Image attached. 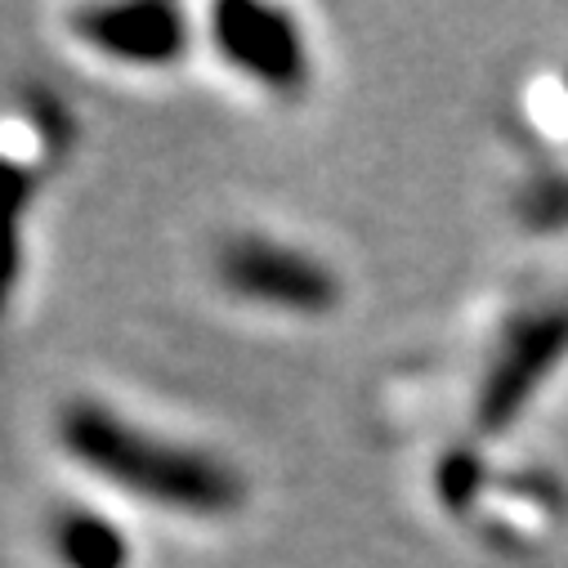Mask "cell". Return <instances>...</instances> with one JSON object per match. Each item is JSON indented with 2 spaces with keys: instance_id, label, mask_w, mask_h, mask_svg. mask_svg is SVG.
<instances>
[{
  "instance_id": "6da1fadb",
  "label": "cell",
  "mask_w": 568,
  "mask_h": 568,
  "mask_svg": "<svg viewBox=\"0 0 568 568\" xmlns=\"http://www.w3.org/2000/svg\"><path fill=\"white\" fill-rule=\"evenodd\" d=\"M63 453L94 479L193 519H220L242 506V479L229 462L149 435L103 403H72L59 420Z\"/></svg>"
},
{
  "instance_id": "277c9868",
  "label": "cell",
  "mask_w": 568,
  "mask_h": 568,
  "mask_svg": "<svg viewBox=\"0 0 568 568\" xmlns=\"http://www.w3.org/2000/svg\"><path fill=\"white\" fill-rule=\"evenodd\" d=\"M211 37L229 68L273 94H301L310 85V45L287 10L229 0L211 10Z\"/></svg>"
},
{
  "instance_id": "5b68a950",
  "label": "cell",
  "mask_w": 568,
  "mask_h": 568,
  "mask_svg": "<svg viewBox=\"0 0 568 568\" xmlns=\"http://www.w3.org/2000/svg\"><path fill=\"white\" fill-rule=\"evenodd\" d=\"M77 41L130 68H171L189 50V23L175 6H99L72 19Z\"/></svg>"
},
{
  "instance_id": "3957f363",
  "label": "cell",
  "mask_w": 568,
  "mask_h": 568,
  "mask_svg": "<svg viewBox=\"0 0 568 568\" xmlns=\"http://www.w3.org/2000/svg\"><path fill=\"white\" fill-rule=\"evenodd\" d=\"M215 273L229 296L277 310V314L314 318V314L336 310V301H341V282L323 260H314L301 246L255 237V233L224 242Z\"/></svg>"
},
{
  "instance_id": "8992f818",
  "label": "cell",
  "mask_w": 568,
  "mask_h": 568,
  "mask_svg": "<svg viewBox=\"0 0 568 568\" xmlns=\"http://www.w3.org/2000/svg\"><path fill=\"white\" fill-rule=\"evenodd\" d=\"M50 546L63 568H130V541L125 532L85 506H68L50 524Z\"/></svg>"
},
{
  "instance_id": "7a4b0ae2",
  "label": "cell",
  "mask_w": 568,
  "mask_h": 568,
  "mask_svg": "<svg viewBox=\"0 0 568 568\" xmlns=\"http://www.w3.org/2000/svg\"><path fill=\"white\" fill-rule=\"evenodd\" d=\"M568 358V305L555 301V305H537L528 314H519L484 381H479V394H475V420L484 435H501L510 425L532 407L537 389L559 372V363Z\"/></svg>"
}]
</instances>
